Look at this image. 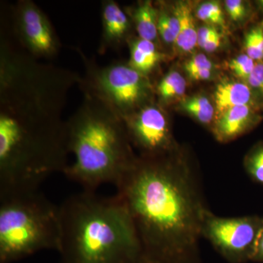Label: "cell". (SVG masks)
Segmentation results:
<instances>
[{
  "label": "cell",
  "mask_w": 263,
  "mask_h": 263,
  "mask_svg": "<svg viewBox=\"0 0 263 263\" xmlns=\"http://www.w3.org/2000/svg\"><path fill=\"white\" fill-rule=\"evenodd\" d=\"M141 243L144 263H200V240L209 210L201 179L178 148L138 157L116 185Z\"/></svg>",
  "instance_id": "6da1fadb"
},
{
  "label": "cell",
  "mask_w": 263,
  "mask_h": 263,
  "mask_svg": "<svg viewBox=\"0 0 263 263\" xmlns=\"http://www.w3.org/2000/svg\"><path fill=\"white\" fill-rule=\"evenodd\" d=\"M81 75L43 63L3 29L0 38V150L70 154L62 113Z\"/></svg>",
  "instance_id": "7a4b0ae2"
},
{
  "label": "cell",
  "mask_w": 263,
  "mask_h": 263,
  "mask_svg": "<svg viewBox=\"0 0 263 263\" xmlns=\"http://www.w3.org/2000/svg\"><path fill=\"white\" fill-rule=\"evenodd\" d=\"M59 209L60 263H144L130 214L117 194L84 190Z\"/></svg>",
  "instance_id": "3957f363"
},
{
  "label": "cell",
  "mask_w": 263,
  "mask_h": 263,
  "mask_svg": "<svg viewBox=\"0 0 263 263\" xmlns=\"http://www.w3.org/2000/svg\"><path fill=\"white\" fill-rule=\"evenodd\" d=\"M67 122V143L74 160L63 174L86 191L117 185L137 158L124 120L106 105L84 95Z\"/></svg>",
  "instance_id": "277c9868"
},
{
  "label": "cell",
  "mask_w": 263,
  "mask_h": 263,
  "mask_svg": "<svg viewBox=\"0 0 263 263\" xmlns=\"http://www.w3.org/2000/svg\"><path fill=\"white\" fill-rule=\"evenodd\" d=\"M60 240L59 205L39 190L0 196V263L58 251Z\"/></svg>",
  "instance_id": "5b68a950"
},
{
  "label": "cell",
  "mask_w": 263,
  "mask_h": 263,
  "mask_svg": "<svg viewBox=\"0 0 263 263\" xmlns=\"http://www.w3.org/2000/svg\"><path fill=\"white\" fill-rule=\"evenodd\" d=\"M75 50L84 67L78 84L84 95L101 102L122 119L154 103L155 86L149 78L132 68L127 62L100 65L80 48Z\"/></svg>",
  "instance_id": "8992f818"
},
{
  "label": "cell",
  "mask_w": 263,
  "mask_h": 263,
  "mask_svg": "<svg viewBox=\"0 0 263 263\" xmlns=\"http://www.w3.org/2000/svg\"><path fill=\"white\" fill-rule=\"evenodd\" d=\"M263 228L258 216L220 217L208 210L202 224V237L230 263L252 261Z\"/></svg>",
  "instance_id": "52a82bcc"
},
{
  "label": "cell",
  "mask_w": 263,
  "mask_h": 263,
  "mask_svg": "<svg viewBox=\"0 0 263 263\" xmlns=\"http://www.w3.org/2000/svg\"><path fill=\"white\" fill-rule=\"evenodd\" d=\"M13 37L37 60H51L61 50L60 37L47 15L32 0H18L12 8Z\"/></svg>",
  "instance_id": "ba28073f"
},
{
  "label": "cell",
  "mask_w": 263,
  "mask_h": 263,
  "mask_svg": "<svg viewBox=\"0 0 263 263\" xmlns=\"http://www.w3.org/2000/svg\"><path fill=\"white\" fill-rule=\"evenodd\" d=\"M132 145L142 157L167 155L177 148L168 117L158 103H152L123 119Z\"/></svg>",
  "instance_id": "9c48e42d"
},
{
  "label": "cell",
  "mask_w": 263,
  "mask_h": 263,
  "mask_svg": "<svg viewBox=\"0 0 263 263\" xmlns=\"http://www.w3.org/2000/svg\"><path fill=\"white\" fill-rule=\"evenodd\" d=\"M102 33L98 52L104 54L110 50L115 51L128 43L133 25L125 10L114 0L101 3Z\"/></svg>",
  "instance_id": "30bf717a"
},
{
  "label": "cell",
  "mask_w": 263,
  "mask_h": 263,
  "mask_svg": "<svg viewBox=\"0 0 263 263\" xmlns=\"http://www.w3.org/2000/svg\"><path fill=\"white\" fill-rule=\"evenodd\" d=\"M262 119L250 105L235 107L216 118L213 133L219 142L231 141L255 127Z\"/></svg>",
  "instance_id": "8fae6325"
},
{
  "label": "cell",
  "mask_w": 263,
  "mask_h": 263,
  "mask_svg": "<svg viewBox=\"0 0 263 263\" xmlns=\"http://www.w3.org/2000/svg\"><path fill=\"white\" fill-rule=\"evenodd\" d=\"M254 92L247 82L228 81L218 84L214 94L217 117L235 107L250 105L255 108L258 95Z\"/></svg>",
  "instance_id": "7c38bea8"
},
{
  "label": "cell",
  "mask_w": 263,
  "mask_h": 263,
  "mask_svg": "<svg viewBox=\"0 0 263 263\" xmlns=\"http://www.w3.org/2000/svg\"><path fill=\"white\" fill-rule=\"evenodd\" d=\"M127 44L129 49L127 63L132 68L149 78L165 55L160 51L158 45L139 37L133 36Z\"/></svg>",
  "instance_id": "4fadbf2b"
},
{
  "label": "cell",
  "mask_w": 263,
  "mask_h": 263,
  "mask_svg": "<svg viewBox=\"0 0 263 263\" xmlns=\"http://www.w3.org/2000/svg\"><path fill=\"white\" fill-rule=\"evenodd\" d=\"M138 37L158 45V8L152 1L139 2L136 6L124 9Z\"/></svg>",
  "instance_id": "5bb4252c"
},
{
  "label": "cell",
  "mask_w": 263,
  "mask_h": 263,
  "mask_svg": "<svg viewBox=\"0 0 263 263\" xmlns=\"http://www.w3.org/2000/svg\"><path fill=\"white\" fill-rule=\"evenodd\" d=\"M173 11L179 21V33L175 47L181 53H190L197 46V31L191 5L188 2L175 3Z\"/></svg>",
  "instance_id": "9a60e30c"
},
{
  "label": "cell",
  "mask_w": 263,
  "mask_h": 263,
  "mask_svg": "<svg viewBox=\"0 0 263 263\" xmlns=\"http://www.w3.org/2000/svg\"><path fill=\"white\" fill-rule=\"evenodd\" d=\"M186 89V81L178 71H169L161 79L155 91L158 97L159 105H167L184 94Z\"/></svg>",
  "instance_id": "2e32d148"
},
{
  "label": "cell",
  "mask_w": 263,
  "mask_h": 263,
  "mask_svg": "<svg viewBox=\"0 0 263 263\" xmlns=\"http://www.w3.org/2000/svg\"><path fill=\"white\" fill-rule=\"evenodd\" d=\"M159 10V39L165 45H175L179 33V21L172 8L169 9L163 3L157 6Z\"/></svg>",
  "instance_id": "e0dca14e"
},
{
  "label": "cell",
  "mask_w": 263,
  "mask_h": 263,
  "mask_svg": "<svg viewBox=\"0 0 263 263\" xmlns=\"http://www.w3.org/2000/svg\"><path fill=\"white\" fill-rule=\"evenodd\" d=\"M181 106L184 111L203 124H210L215 117L214 105L206 97L202 95L184 99Z\"/></svg>",
  "instance_id": "ac0fdd59"
},
{
  "label": "cell",
  "mask_w": 263,
  "mask_h": 263,
  "mask_svg": "<svg viewBox=\"0 0 263 263\" xmlns=\"http://www.w3.org/2000/svg\"><path fill=\"white\" fill-rule=\"evenodd\" d=\"M245 167L251 179L263 185V143L255 145L246 156Z\"/></svg>",
  "instance_id": "d6986e66"
},
{
  "label": "cell",
  "mask_w": 263,
  "mask_h": 263,
  "mask_svg": "<svg viewBox=\"0 0 263 263\" xmlns=\"http://www.w3.org/2000/svg\"><path fill=\"white\" fill-rule=\"evenodd\" d=\"M196 16L209 25H219L223 27L226 26L222 8L217 2L209 1L202 3L197 8Z\"/></svg>",
  "instance_id": "ffe728a7"
},
{
  "label": "cell",
  "mask_w": 263,
  "mask_h": 263,
  "mask_svg": "<svg viewBox=\"0 0 263 263\" xmlns=\"http://www.w3.org/2000/svg\"><path fill=\"white\" fill-rule=\"evenodd\" d=\"M255 63L254 60L245 53L233 59L229 62V67L235 76L246 81L253 72Z\"/></svg>",
  "instance_id": "44dd1931"
},
{
  "label": "cell",
  "mask_w": 263,
  "mask_h": 263,
  "mask_svg": "<svg viewBox=\"0 0 263 263\" xmlns=\"http://www.w3.org/2000/svg\"><path fill=\"white\" fill-rule=\"evenodd\" d=\"M212 62L203 53H198L185 63L184 69L188 75L202 70H214Z\"/></svg>",
  "instance_id": "7402d4cb"
},
{
  "label": "cell",
  "mask_w": 263,
  "mask_h": 263,
  "mask_svg": "<svg viewBox=\"0 0 263 263\" xmlns=\"http://www.w3.org/2000/svg\"><path fill=\"white\" fill-rule=\"evenodd\" d=\"M246 82L263 99V60L256 62L253 72L247 78Z\"/></svg>",
  "instance_id": "603a6c76"
},
{
  "label": "cell",
  "mask_w": 263,
  "mask_h": 263,
  "mask_svg": "<svg viewBox=\"0 0 263 263\" xmlns=\"http://www.w3.org/2000/svg\"><path fill=\"white\" fill-rule=\"evenodd\" d=\"M224 5L230 18L234 22H240L247 14L246 3L241 0H227Z\"/></svg>",
  "instance_id": "cb8c5ba5"
},
{
  "label": "cell",
  "mask_w": 263,
  "mask_h": 263,
  "mask_svg": "<svg viewBox=\"0 0 263 263\" xmlns=\"http://www.w3.org/2000/svg\"><path fill=\"white\" fill-rule=\"evenodd\" d=\"M245 48L246 54L254 60L255 62L262 61L263 51L255 37L252 29L249 31L245 37Z\"/></svg>",
  "instance_id": "d4e9b609"
},
{
  "label": "cell",
  "mask_w": 263,
  "mask_h": 263,
  "mask_svg": "<svg viewBox=\"0 0 263 263\" xmlns=\"http://www.w3.org/2000/svg\"><path fill=\"white\" fill-rule=\"evenodd\" d=\"M218 32H219L214 26L209 24L202 26L197 31V46L202 48Z\"/></svg>",
  "instance_id": "484cf974"
},
{
  "label": "cell",
  "mask_w": 263,
  "mask_h": 263,
  "mask_svg": "<svg viewBox=\"0 0 263 263\" xmlns=\"http://www.w3.org/2000/svg\"><path fill=\"white\" fill-rule=\"evenodd\" d=\"M221 40V37L220 33H216L215 35L202 47V49L208 52V53H212V52L216 51V50L219 48V46H220Z\"/></svg>",
  "instance_id": "4316f807"
},
{
  "label": "cell",
  "mask_w": 263,
  "mask_h": 263,
  "mask_svg": "<svg viewBox=\"0 0 263 263\" xmlns=\"http://www.w3.org/2000/svg\"><path fill=\"white\" fill-rule=\"evenodd\" d=\"M252 261L263 262V228L257 240Z\"/></svg>",
  "instance_id": "83f0119b"
},
{
  "label": "cell",
  "mask_w": 263,
  "mask_h": 263,
  "mask_svg": "<svg viewBox=\"0 0 263 263\" xmlns=\"http://www.w3.org/2000/svg\"><path fill=\"white\" fill-rule=\"evenodd\" d=\"M214 70H202L190 74L189 77L194 81H208L212 79Z\"/></svg>",
  "instance_id": "f1b7e54d"
},
{
  "label": "cell",
  "mask_w": 263,
  "mask_h": 263,
  "mask_svg": "<svg viewBox=\"0 0 263 263\" xmlns=\"http://www.w3.org/2000/svg\"><path fill=\"white\" fill-rule=\"evenodd\" d=\"M262 119H263V117H262Z\"/></svg>",
  "instance_id": "f546056e"
}]
</instances>
